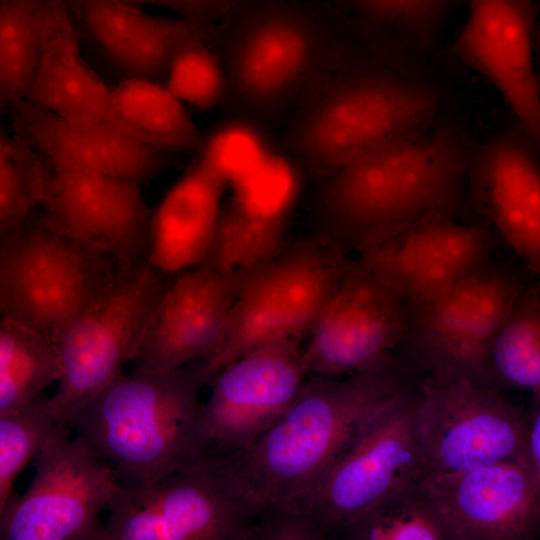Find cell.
I'll list each match as a JSON object with an SVG mask.
<instances>
[{
    "label": "cell",
    "instance_id": "19",
    "mask_svg": "<svg viewBox=\"0 0 540 540\" xmlns=\"http://www.w3.org/2000/svg\"><path fill=\"white\" fill-rule=\"evenodd\" d=\"M467 190L493 230L540 275V149L515 119L471 148Z\"/></svg>",
    "mask_w": 540,
    "mask_h": 540
},
{
    "label": "cell",
    "instance_id": "21",
    "mask_svg": "<svg viewBox=\"0 0 540 540\" xmlns=\"http://www.w3.org/2000/svg\"><path fill=\"white\" fill-rule=\"evenodd\" d=\"M8 108L11 130L53 168L144 182L160 174L171 153L147 146L107 121H67L28 100Z\"/></svg>",
    "mask_w": 540,
    "mask_h": 540
},
{
    "label": "cell",
    "instance_id": "29",
    "mask_svg": "<svg viewBox=\"0 0 540 540\" xmlns=\"http://www.w3.org/2000/svg\"><path fill=\"white\" fill-rule=\"evenodd\" d=\"M47 0H0V101L26 99L41 46Z\"/></svg>",
    "mask_w": 540,
    "mask_h": 540
},
{
    "label": "cell",
    "instance_id": "14",
    "mask_svg": "<svg viewBox=\"0 0 540 540\" xmlns=\"http://www.w3.org/2000/svg\"><path fill=\"white\" fill-rule=\"evenodd\" d=\"M417 484L445 540H531L540 535V480L526 462L426 474Z\"/></svg>",
    "mask_w": 540,
    "mask_h": 540
},
{
    "label": "cell",
    "instance_id": "7",
    "mask_svg": "<svg viewBox=\"0 0 540 540\" xmlns=\"http://www.w3.org/2000/svg\"><path fill=\"white\" fill-rule=\"evenodd\" d=\"M259 507L222 459L140 486H121L104 522L108 540H247Z\"/></svg>",
    "mask_w": 540,
    "mask_h": 540
},
{
    "label": "cell",
    "instance_id": "6",
    "mask_svg": "<svg viewBox=\"0 0 540 540\" xmlns=\"http://www.w3.org/2000/svg\"><path fill=\"white\" fill-rule=\"evenodd\" d=\"M172 279L150 260L118 267L103 292L58 333L61 373L49 404L61 425L70 427L74 415L123 373Z\"/></svg>",
    "mask_w": 540,
    "mask_h": 540
},
{
    "label": "cell",
    "instance_id": "2",
    "mask_svg": "<svg viewBox=\"0 0 540 540\" xmlns=\"http://www.w3.org/2000/svg\"><path fill=\"white\" fill-rule=\"evenodd\" d=\"M406 388L393 365L343 379L314 375L265 433L222 460L260 512L292 509L333 466L369 416Z\"/></svg>",
    "mask_w": 540,
    "mask_h": 540
},
{
    "label": "cell",
    "instance_id": "1",
    "mask_svg": "<svg viewBox=\"0 0 540 540\" xmlns=\"http://www.w3.org/2000/svg\"><path fill=\"white\" fill-rule=\"evenodd\" d=\"M207 361L123 373L72 418L76 435L106 460L121 486H140L211 458L200 391Z\"/></svg>",
    "mask_w": 540,
    "mask_h": 540
},
{
    "label": "cell",
    "instance_id": "39",
    "mask_svg": "<svg viewBox=\"0 0 540 540\" xmlns=\"http://www.w3.org/2000/svg\"><path fill=\"white\" fill-rule=\"evenodd\" d=\"M327 535L308 514L285 507L261 510L247 540H325Z\"/></svg>",
    "mask_w": 540,
    "mask_h": 540
},
{
    "label": "cell",
    "instance_id": "16",
    "mask_svg": "<svg viewBox=\"0 0 540 540\" xmlns=\"http://www.w3.org/2000/svg\"><path fill=\"white\" fill-rule=\"evenodd\" d=\"M405 325L404 302L361 268L336 286L315 318L304 367L325 376L388 368Z\"/></svg>",
    "mask_w": 540,
    "mask_h": 540
},
{
    "label": "cell",
    "instance_id": "40",
    "mask_svg": "<svg viewBox=\"0 0 540 540\" xmlns=\"http://www.w3.org/2000/svg\"><path fill=\"white\" fill-rule=\"evenodd\" d=\"M128 4L145 7L157 6L169 9L179 17L214 24L228 16L245 0H121Z\"/></svg>",
    "mask_w": 540,
    "mask_h": 540
},
{
    "label": "cell",
    "instance_id": "11",
    "mask_svg": "<svg viewBox=\"0 0 540 540\" xmlns=\"http://www.w3.org/2000/svg\"><path fill=\"white\" fill-rule=\"evenodd\" d=\"M525 286L516 273L486 261L437 296L405 304L403 342L429 374L460 376L493 388L490 347Z\"/></svg>",
    "mask_w": 540,
    "mask_h": 540
},
{
    "label": "cell",
    "instance_id": "15",
    "mask_svg": "<svg viewBox=\"0 0 540 540\" xmlns=\"http://www.w3.org/2000/svg\"><path fill=\"white\" fill-rule=\"evenodd\" d=\"M494 233L452 216L426 217L365 244L362 269L404 304L433 298L487 261Z\"/></svg>",
    "mask_w": 540,
    "mask_h": 540
},
{
    "label": "cell",
    "instance_id": "12",
    "mask_svg": "<svg viewBox=\"0 0 540 540\" xmlns=\"http://www.w3.org/2000/svg\"><path fill=\"white\" fill-rule=\"evenodd\" d=\"M414 407L415 397L408 388L382 404L292 509L310 515L333 538L382 497L417 481L422 464Z\"/></svg>",
    "mask_w": 540,
    "mask_h": 540
},
{
    "label": "cell",
    "instance_id": "37",
    "mask_svg": "<svg viewBox=\"0 0 540 540\" xmlns=\"http://www.w3.org/2000/svg\"><path fill=\"white\" fill-rule=\"evenodd\" d=\"M200 152L199 159L225 184L232 186L270 151L265 138L253 124L236 120L220 125L204 138Z\"/></svg>",
    "mask_w": 540,
    "mask_h": 540
},
{
    "label": "cell",
    "instance_id": "4",
    "mask_svg": "<svg viewBox=\"0 0 540 540\" xmlns=\"http://www.w3.org/2000/svg\"><path fill=\"white\" fill-rule=\"evenodd\" d=\"M114 261L32 212L1 228L0 310L54 339L113 280Z\"/></svg>",
    "mask_w": 540,
    "mask_h": 540
},
{
    "label": "cell",
    "instance_id": "34",
    "mask_svg": "<svg viewBox=\"0 0 540 540\" xmlns=\"http://www.w3.org/2000/svg\"><path fill=\"white\" fill-rule=\"evenodd\" d=\"M271 268L282 307L299 338L311 328L337 286L333 269L309 256L291 258Z\"/></svg>",
    "mask_w": 540,
    "mask_h": 540
},
{
    "label": "cell",
    "instance_id": "23",
    "mask_svg": "<svg viewBox=\"0 0 540 540\" xmlns=\"http://www.w3.org/2000/svg\"><path fill=\"white\" fill-rule=\"evenodd\" d=\"M68 0H47L36 72L26 100L67 121L106 120L110 88L82 55Z\"/></svg>",
    "mask_w": 540,
    "mask_h": 540
},
{
    "label": "cell",
    "instance_id": "18",
    "mask_svg": "<svg viewBox=\"0 0 540 540\" xmlns=\"http://www.w3.org/2000/svg\"><path fill=\"white\" fill-rule=\"evenodd\" d=\"M47 167L41 206L51 222L109 255L118 267L149 260L153 213L141 182Z\"/></svg>",
    "mask_w": 540,
    "mask_h": 540
},
{
    "label": "cell",
    "instance_id": "8",
    "mask_svg": "<svg viewBox=\"0 0 540 540\" xmlns=\"http://www.w3.org/2000/svg\"><path fill=\"white\" fill-rule=\"evenodd\" d=\"M246 1V0H245ZM244 2L230 20L221 61L226 91L239 107L268 112L303 89L321 59L323 36L306 9L283 0Z\"/></svg>",
    "mask_w": 540,
    "mask_h": 540
},
{
    "label": "cell",
    "instance_id": "22",
    "mask_svg": "<svg viewBox=\"0 0 540 540\" xmlns=\"http://www.w3.org/2000/svg\"><path fill=\"white\" fill-rule=\"evenodd\" d=\"M80 36L93 44L124 78L164 82L178 49L193 39L211 40L215 26L147 13L121 0H68Z\"/></svg>",
    "mask_w": 540,
    "mask_h": 540
},
{
    "label": "cell",
    "instance_id": "41",
    "mask_svg": "<svg viewBox=\"0 0 540 540\" xmlns=\"http://www.w3.org/2000/svg\"><path fill=\"white\" fill-rule=\"evenodd\" d=\"M534 396V409L528 419L526 463L540 480V393Z\"/></svg>",
    "mask_w": 540,
    "mask_h": 540
},
{
    "label": "cell",
    "instance_id": "25",
    "mask_svg": "<svg viewBox=\"0 0 540 540\" xmlns=\"http://www.w3.org/2000/svg\"><path fill=\"white\" fill-rule=\"evenodd\" d=\"M107 122L152 148L167 152L200 150L204 137L181 102L165 85L124 78L110 88Z\"/></svg>",
    "mask_w": 540,
    "mask_h": 540
},
{
    "label": "cell",
    "instance_id": "30",
    "mask_svg": "<svg viewBox=\"0 0 540 540\" xmlns=\"http://www.w3.org/2000/svg\"><path fill=\"white\" fill-rule=\"evenodd\" d=\"M347 540H445L417 481L388 493L342 531Z\"/></svg>",
    "mask_w": 540,
    "mask_h": 540
},
{
    "label": "cell",
    "instance_id": "17",
    "mask_svg": "<svg viewBox=\"0 0 540 540\" xmlns=\"http://www.w3.org/2000/svg\"><path fill=\"white\" fill-rule=\"evenodd\" d=\"M453 52L497 90L514 119L540 149V87L534 33L535 0H468Z\"/></svg>",
    "mask_w": 540,
    "mask_h": 540
},
{
    "label": "cell",
    "instance_id": "27",
    "mask_svg": "<svg viewBox=\"0 0 540 540\" xmlns=\"http://www.w3.org/2000/svg\"><path fill=\"white\" fill-rule=\"evenodd\" d=\"M297 339L276 289L271 267L256 273L233 303L217 353L207 359L210 382L223 367L272 342Z\"/></svg>",
    "mask_w": 540,
    "mask_h": 540
},
{
    "label": "cell",
    "instance_id": "28",
    "mask_svg": "<svg viewBox=\"0 0 540 540\" xmlns=\"http://www.w3.org/2000/svg\"><path fill=\"white\" fill-rule=\"evenodd\" d=\"M488 369L491 385L540 393V288L526 285L492 341Z\"/></svg>",
    "mask_w": 540,
    "mask_h": 540
},
{
    "label": "cell",
    "instance_id": "13",
    "mask_svg": "<svg viewBox=\"0 0 540 540\" xmlns=\"http://www.w3.org/2000/svg\"><path fill=\"white\" fill-rule=\"evenodd\" d=\"M307 375L297 339L262 346L217 372L203 413L211 458L233 456L265 433L295 400Z\"/></svg>",
    "mask_w": 540,
    "mask_h": 540
},
{
    "label": "cell",
    "instance_id": "3",
    "mask_svg": "<svg viewBox=\"0 0 540 540\" xmlns=\"http://www.w3.org/2000/svg\"><path fill=\"white\" fill-rule=\"evenodd\" d=\"M470 150L451 126L395 140L335 171L329 204L361 248L411 222L454 217L467 190Z\"/></svg>",
    "mask_w": 540,
    "mask_h": 540
},
{
    "label": "cell",
    "instance_id": "26",
    "mask_svg": "<svg viewBox=\"0 0 540 540\" xmlns=\"http://www.w3.org/2000/svg\"><path fill=\"white\" fill-rule=\"evenodd\" d=\"M52 336L22 322L0 321V415L19 410L60 377Z\"/></svg>",
    "mask_w": 540,
    "mask_h": 540
},
{
    "label": "cell",
    "instance_id": "36",
    "mask_svg": "<svg viewBox=\"0 0 540 540\" xmlns=\"http://www.w3.org/2000/svg\"><path fill=\"white\" fill-rule=\"evenodd\" d=\"M232 188L233 205L241 211L264 220L282 221L296 196L298 178L285 158L269 152Z\"/></svg>",
    "mask_w": 540,
    "mask_h": 540
},
{
    "label": "cell",
    "instance_id": "5",
    "mask_svg": "<svg viewBox=\"0 0 540 540\" xmlns=\"http://www.w3.org/2000/svg\"><path fill=\"white\" fill-rule=\"evenodd\" d=\"M437 108L436 93L422 83L381 74L338 78L306 103L294 140L307 159L335 172L429 128Z\"/></svg>",
    "mask_w": 540,
    "mask_h": 540
},
{
    "label": "cell",
    "instance_id": "31",
    "mask_svg": "<svg viewBox=\"0 0 540 540\" xmlns=\"http://www.w3.org/2000/svg\"><path fill=\"white\" fill-rule=\"evenodd\" d=\"M281 221L253 217L234 205L220 213L209 251L200 265L236 278L273 253Z\"/></svg>",
    "mask_w": 540,
    "mask_h": 540
},
{
    "label": "cell",
    "instance_id": "32",
    "mask_svg": "<svg viewBox=\"0 0 540 540\" xmlns=\"http://www.w3.org/2000/svg\"><path fill=\"white\" fill-rule=\"evenodd\" d=\"M61 428L65 426L56 419L44 394L19 410L0 415V511L15 494L18 475Z\"/></svg>",
    "mask_w": 540,
    "mask_h": 540
},
{
    "label": "cell",
    "instance_id": "9",
    "mask_svg": "<svg viewBox=\"0 0 540 540\" xmlns=\"http://www.w3.org/2000/svg\"><path fill=\"white\" fill-rule=\"evenodd\" d=\"M414 397L421 476L526 462L528 419L499 390L428 374Z\"/></svg>",
    "mask_w": 540,
    "mask_h": 540
},
{
    "label": "cell",
    "instance_id": "10",
    "mask_svg": "<svg viewBox=\"0 0 540 540\" xmlns=\"http://www.w3.org/2000/svg\"><path fill=\"white\" fill-rule=\"evenodd\" d=\"M35 459L27 490L0 511V539L108 540L100 514L121 487L111 465L68 427Z\"/></svg>",
    "mask_w": 540,
    "mask_h": 540
},
{
    "label": "cell",
    "instance_id": "42",
    "mask_svg": "<svg viewBox=\"0 0 540 540\" xmlns=\"http://www.w3.org/2000/svg\"><path fill=\"white\" fill-rule=\"evenodd\" d=\"M534 51L537 79L540 87V22H538L534 33Z\"/></svg>",
    "mask_w": 540,
    "mask_h": 540
},
{
    "label": "cell",
    "instance_id": "24",
    "mask_svg": "<svg viewBox=\"0 0 540 540\" xmlns=\"http://www.w3.org/2000/svg\"><path fill=\"white\" fill-rule=\"evenodd\" d=\"M225 185L201 159L176 181L152 215L149 260L153 265L174 275L204 261Z\"/></svg>",
    "mask_w": 540,
    "mask_h": 540
},
{
    "label": "cell",
    "instance_id": "38",
    "mask_svg": "<svg viewBox=\"0 0 540 540\" xmlns=\"http://www.w3.org/2000/svg\"><path fill=\"white\" fill-rule=\"evenodd\" d=\"M361 16L406 34L417 46L430 47L457 0H346Z\"/></svg>",
    "mask_w": 540,
    "mask_h": 540
},
{
    "label": "cell",
    "instance_id": "35",
    "mask_svg": "<svg viewBox=\"0 0 540 540\" xmlns=\"http://www.w3.org/2000/svg\"><path fill=\"white\" fill-rule=\"evenodd\" d=\"M209 42L198 38L184 43L174 55L164 82L181 102L200 110L219 104L226 91L221 61Z\"/></svg>",
    "mask_w": 540,
    "mask_h": 540
},
{
    "label": "cell",
    "instance_id": "33",
    "mask_svg": "<svg viewBox=\"0 0 540 540\" xmlns=\"http://www.w3.org/2000/svg\"><path fill=\"white\" fill-rule=\"evenodd\" d=\"M48 167L41 155L13 132L0 134V229L41 205Z\"/></svg>",
    "mask_w": 540,
    "mask_h": 540
},
{
    "label": "cell",
    "instance_id": "20",
    "mask_svg": "<svg viewBox=\"0 0 540 540\" xmlns=\"http://www.w3.org/2000/svg\"><path fill=\"white\" fill-rule=\"evenodd\" d=\"M233 292L234 278L204 265L173 278L135 346L133 371L173 370L211 359L223 339Z\"/></svg>",
    "mask_w": 540,
    "mask_h": 540
}]
</instances>
